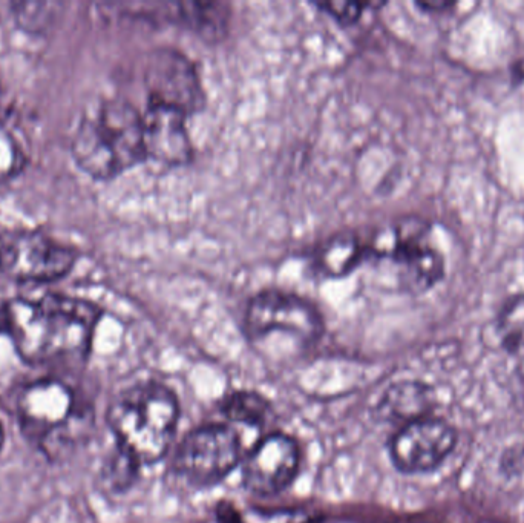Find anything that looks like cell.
I'll return each instance as SVG.
<instances>
[{
	"mask_svg": "<svg viewBox=\"0 0 524 523\" xmlns=\"http://www.w3.org/2000/svg\"><path fill=\"white\" fill-rule=\"evenodd\" d=\"M102 315L97 304L63 293L14 298L8 301L7 333L27 364L83 362L91 352Z\"/></svg>",
	"mask_w": 524,
	"mask_h": 523,
	"instance_id": "6da1fadb",
	"label": "cell"
},
{
	"mask_svg": "<svg viewBox=\"0 0 524 523\" xmlns=\"http://www.w3.org/2000/svg\"><path fill=\"white\" fill-rule=\"evenodd\" d=\"M74 162L95 180H112L148 158L143 114L123 99L86 112L71 142Z\"/></svg>",
	"mask_w": 524,
	"mask_h": 523,
	"instance_id": "7a4b0ae2",
	"label": "cell"
},
{
	"mask_svg": "<svg viewBox=\"0 0 524 523\" xmlns=\"http://www.w3.org/2000/svg\"><path fill=\"white\" fill-rule=\"evenodd\" d=\"M106 419L118 450L141 467L155 464L168 454L180 419V405L166 385L143 382L118 393Z\"/></svg>",
	"mask_w": 524,
	"mask_h": 523,
	"instance_id": "3957f363",
	"label": "cell"
},
{
	"mask_svg": "<svg viewBox=\"0 0 524 523\" xmlns=\"http://www.w3.org/2000/svg\"><path fill=\"white\" fill-rule=\"evenodd\" d=\"M250 343L273 358L299 355L324 333L321 313L296 293L266 289L250 300L244 318Z\"/></svg>",
	"mask_w": 524,
	"mask_h": 523,
	"instance_id": "277c9868",
	"label": "cell"
},
{
	"mask_svg": "<svg viewBox=\"0 0 524 523\" xmlns=\"http://www.w3.org/2000/svg\"><path fill=\"white\" fill-rule=\"evenodd\" d=\"M371 258L391 264L397 287L420 295L445 277V258L434 241L433 226L420 217H403L370 235Z\"/></svg>",
	"mask_w": 524,
	"mask_h": 523,
	"instance_id": "5b68a950",
	"label": "cell"
},
{
	"mask_svg": "<svg viewBox=\"0 0 524 523\" xmlns=\"http://www.w3.org/2000/svg\"><path fill=\"white\" fill-rule=\"evenodd\" d=\"M17 418L22 435L46 454L65 450L73 436L79 435L85 416L79 415L76 396L59 379L31 382L17 399Z\"/></svg>",
	"mask_w": 524,
	"mask_h": 523,
	"instance_id": "8992f818",
	"label": "cell"
},
{
	"mask_svg": "<svg viewBox=\"0 0 524 523\" xmlns=\"http://www.w3.org/2000/svg\"><path fill=\"white\" fill-rule=\"evenodd\" d=\"M77 252L51 235L16 229L0 235V275L14 283L45 284L73 270Z\"/></svg>",
	"mask_w": 524,
	"mask_h": 523,
	"instance_id": "52a82bcc",
	"label": "cell"
},
{
	"mask_svg": "<svg viewBox=\"0 0 524 523\" xmlns=\"http://www.w3.org/2000/svg\"><path fill=\"white\" fill-rule=\"evenodd\" d=\"M241 461V439L230 425L209 424L189 435L175 453V473L197 488L224 481Z\"/></svg>",
	"mask_w": 524,
	"mask_h": 523,
	"instance_id": "ba28073f",
	"label": "cell"
},
{
	"mask_svg": "<svg viewBox=\"0 0 524 523\" xmlns=\"http://www.w3.org/2000/svg\"><path fill=\"white\" fill-rule=\"evenodd\" d=\"M145 82L149 103L171 106L187 117L200 112L206 103L197 66L174 48H158L151 54Z\"/></svg>",
	"mask_w": 524,
	"mask_h": 523,
	"instance_id": "9c48e42d",
	"label": "cell"
},
{
	"mask_svg": "<svg viewBox=\"0 0 524 523\" xmlns=\"http://www.w3.org/2000/svg\"><path fill=\"white\" fill-rule=\"evenodd\" d=\"M457 444V431L434 416L403 425L391 439V461L405 474H423L443 464Z\"/></svg>",
	"mask_w": 524,
	"mask_h": 523,
	"instance_id": "30bf717a",
	"label": "cell"
},
{
	"mask_svg": "<svg viewBox=\"0 0 524 523\" xmlns=\"http://www.w3.org/2000/svg\"><path fill=\"white\" fill-rule=\"evenodd\" d=\"M301 450L289 435L273 433L262 439L244 459L243 484L258 496H275L287 490L298 476Z\"/></svg>",
	"mask_w": 524,
	"mask_h": 523,
	"instance_id": "8fae6325",
	"label": "cell"
},
{
	"mask_svg": "<svg viewBox=\"0 0 524 523\" xmlns=\"http://www.w3.org/2000/svg\"><path fill=\"white\" fill-rule=\"evenodd\" d=\"M184 112L171 106L148 103L143 114L148 158L163 165H186L194 157V146L186 126Z\"/></svg>",
	"mask_w": 524,
	"mask_h": 523,
	"instance_id": "7c38bea8",
	"label": "cell"
},
{
	"mask_svg": "<svg viewBox=\"0 0 524 523\" xmlns=\"http://www.w3.org/2000/svg\"><path fill=\"white\" fill-rule=\"evenodd\" d=\"M436 405V395L430 385L417 381H402L391 385L377 405V415L385 422L403 425L428 418Z\"/></svg>",
	"mask_w": 524,
	"mask_h": 523,
	"instance_id": "4fadbf2b",
	"label": "cell"
},
{
	"mask_svg": "<svg viewBox=\"0 0 524 523\" xmlns=\"http://www.w3.org/2000/svg\"><path fill=\"white\" fill-rule=\"evenodd\" d=\"M365 260H371L370 235L348 232L331 238L319 249L316 266L327 277L350 274Z\"/></svg>",
	"mask_w": 524,
	"mask_h": 523,
	"instance_id": "5bb4252c",
	"label": "cell"
},
{
	"mask_svg": "<svg viewBox=\"0 0 524 523\" xmlns=\"http://www.w3.org/2000/svg\"><path fill=\"white\" fill-rule=\"evenodd\" d=\"M223 413L235 424L262 427L269 419V402L253 392H235L224 399Z\"/></svg>",
	"mask_w": 524,
	"mask_h": 523,
	"instance_id": "9a60e30c",
	"label": "cell"
},
{
	"mask_svg": "<svg viewBox=\"0 0 524 523\" xmlns=\"http://www.w3.org/2000/svg\"><path fill=\"white\" fill-rule=\"evenodd\" d=\"M498 335L508 352L524 358V293L503 304L498 315Z\"/></svg>",
	"mask_w": 524,
	"mask_h": 523,
	"instance_id": "2e32d148",
	"label": "cell"
},
{
	"mask_svg": "<svg viewBox=\"0 0 524 523\" xmlns=\"http://www.w3.org/2000/svg\"><path fill=\"white\" fill-rule=\"evenodd\" d=\"M28 162V149L23 140L7 122V117L0 119V183L16 177L25 169Z\"/></svg>",
	"mask_w": 524,
	"mask_h": 523,
	"instance_id": "e0dca14e",
	"label": "cell"
},
{
	"mask_svg": "<svg viewBox=\"0 0 524 523\" xmlns=\"http://www.w3.org/2000/svg\"><path fill=\"white\" fill-rule=\"evenodd\" d=\"M184 8L181 11L187 24L195 27L198 33L204 36H221L224 33V28L227 25V16L229 11H226L224 4H181Z\"/></svg>",
	"mask_w": 524,
	"mask_h": 523,
	"instance_id": "ac0fdd59",
	"label": "cell"
},
{
	"mask_svg": "<svg viewBox=\"0 0 524 523\" xmlns=\"http://www.w3.org/2000/svg\"><path fill=\"white\" fill-rule=\"evenodd\" d=\"M316 5L344 24H353L362 16L365 8L373 7V4H357V2H322Z\"/></svg>",
	"mask_w": 524,
	"mask_h": 523,
	"instance_id": "d6986e66",
	"label": "cell"
},
{
	"mask_svg": "<svg viewBox=\"0 0 524 523\" xmlns=\"http://www.w3.org/2000/svg\"><path fill=\"white\" fill-rule=\"evenodd\" d=\"M416 5L420 10L428 11V13H442L456 4H452L449 0H423V2H417Z\"/></svg>",
	"mask_w": 524,
	"mask_h": 523,
	"instance_id": "ffe728a7",
	"label": "cell"
},
{
	"mask_svg": "<svg viewBox=\"0 0 524 523\" xmlns=\"http://www.w3.org/2000/svg\"><path fill=\"white\" fill-rule=\"evenodd\" d=\"M218 520L220 523H241L240 514L236 513L235 508L229 504H224L218 508Z\"/></svg>",
	"mask_w": 524,
	"mask_h": 523,
	"instance_id": "44dd1931",
	"label": "cell"
},
{
	"mask_svg": "<svg viewBox=\"0 0 524 523\" xmlns=\"http://www.w3.org/2000/svg\"><path fill=\"white\" fill-rule=\"evenodd\" d=\"M511 76L515 83L524 82V54L520 59L515 60L511 66Z\"/></svg>",
	"mask_w": 524,
	"mask_h": 523,
	"instance_id": "7402d4cb",
	"label": "cell"
},
{
	"mask_svg": "<svg viewBox=\"0 0 524 523\" xmlns=\"http://www.w3.org/2000/svg\"><path fill=\"white\" fill-rule=\"evenodd\" d=\"M8 301L0 300V333H7Z\"/></svg>",
	"mask_w": 524,
	"mask_h": 523,
	"instance_id": "603a6c76",
	"label": "cell"
},
{
	"mask_svg": "<svg viewBox=\"0 0 524 523\" xmlns=\"http://www.w3.org/2000/svg\"><path fill=\"white\" fill-rule=\"evenodd\" d=\"M5 442V430L4 425H2V422H0V450H2V447H4Z\"/></svg>",
	"mask_w": 524,
	"mask_h": 523,
	"instance_id": "cb8c5ba5",
	"label": "cell"
},
{
	"mask_svg": "<svg viewBox=\"0 0 524 523\" xmlns=\"http://www.w3.org/2000/svg\"><path fill=\"white\" fill-rule=\"evenodd\" d=\"M4 116V112H2V105H0V119H2Z\"/></svg>",
	"mask_w": 524,
	"mask_h": 523,
	"instance_id": "d4e9b609",
	"label": "cell"
}]
</instances>
